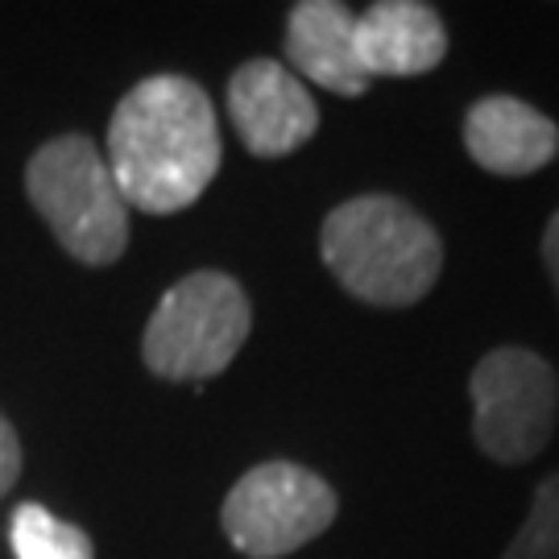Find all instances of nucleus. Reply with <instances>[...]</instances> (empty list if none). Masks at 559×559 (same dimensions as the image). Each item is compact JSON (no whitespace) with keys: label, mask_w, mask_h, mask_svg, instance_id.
Segmentation results:
<instances>
[{"label":"nucleus","mask_w":559,"mask_h":559,"mask_svg":"<svg viewBox=\"0 0 559 559\" xmlns=\"http://www.w3.org/2000/svg\"><path fill=\"white\" fill-rule=\"evenodd\" d=\"M221 124L212 96L187 75L141 80L112 112L104 158L129 207L175 216L200 200L221 170Z\"/></svg>","instance_id":"f257e3e1"},{"label":"nucleus","mask_w":559,"mask_h":559,"mask_svg":"<svg viewBox=\"0 0 559 559\" xmlns=\"http://www.w3.org/2000/svg\"><path fill=\"white\" fill-rule=\"evenodd\" d=\"M320 258L369 307L419 302L443 270L440 233L399 195H357L328 212Z\"/></svg>","instance_id":"f03ea898"},{"label":"nucleus","mask_w":559,"mask_h":559,"mask_svg":"<svg viewBox=\"0 0 559 559\" xmlns=\"http://www.w3.org/2000/svg\"><path fill=\"white\" fill-rule=\"evenodd\" d=\"M25 191L46 228L83 265H112L129 245V203L104 150L83 133L46 141L25 166Z\"/></svg>","instance_id":"7ed1b4c3"},{"label":"nucleus","mask_w":559,"mask_h":559,"mask_svg":"<svg viewBox=\"0 0 559 559\" xmlns=\"http://www.w3.org/2000/svg\"><path fill=\"white\" fill-rule=\"evenodd\" d=\"M253 307L237 278L221 270H195L179 278L141 336V360L154 378L203 381L224 373L249 340Z\"/></svg>","instance_id":"20e7f679"},{"label":"nucleus","mask_w":559,"mask_h":559,"mask_svg":"<svg viewBox=\"0 0 559 559\" xmlns=\"http://www.w3.org/2000/svg\"><path fill=\"white\" fill-rule=\"evenodd\" d=\"M336 522L332 485L295 460H265L228 489L221 526L249 559H282Z\"/></svg>","instance_id":"39448f33"},{"label":"nucleus","mask_w":559,"mask_h":559,"mask_svg":"<svg viewBox=\"0 0 559 559\" xmlns=\"http://www.w3.org/2000/svg\"><path fill=\"white\" fill-rule=\"evenodd\" d=\"M473 436L498 464H526L547 448L559 415L556 369L519 344L493 348L477 360L473 378Z\"/></svg>","instance_id":"423d86ee"},{"label":"nucleus","mask_w":559,"mask_h":559,"mask_svg":"<svg viewBox=\"0 0 559 559\" xmlns=\"http://www.w3.org/2000/svg\"><path fill=\"white\" fill-rule=\"evenodd\" d=\"M228 117L253 158H282L316 138L320 108L278 59H249L228 80Z\"/></svg>","instance_id":"0eeeda50"},{"label":"nucleus","mask_w":559,"mask_h":559,"mask_svg":"<svg viewBox=\"0 0 559 559\" xmlns=\"http://www.w3.org/2000/svg\"><path fill=\"white\" fill-rule=\"evenodd\" d=\"M464 150L480 170L526 179L559 154V129L519 96H485L464 117Z\"/></svg>","instance_id":"6e6552de"},{"label":"nucleus","mask_w":559,"mask_h":559,"mask_svg":"<svg viewBox=\"0 0 559 559\" xmlns=\"http://www.w3.org/2000/svg\"><path fill=\"white\" fill-rule=\"evenodd\" d=\"M286 59L295 75L336 96H365L373 83L357 59V13L340 0H302L290 9Z\"/></svg>","instance_id":"1a4fd4ad"},{"label":"nucleus","mask_w":559,"mask_h":559,"mask_svg":"<svg viewBox=\"0 0 559 559\" xmlns=\"http://www.w3.org/2000/svg\"><path fill=\"white\" fill-rule=\"evenodd\" d=\"M448 55L440 13L419 0H381L357 17V59L369 80L427 75Z\"/></svg>","instance_id":"9d476101"},{"label":"nucleus","mask_w":559,"mask_h":559,"mask_svg":"<svg viewBox=\"0 0 559 559\" xmlns=\"http://www.w3.org/2000/svg\"><path fill=\"white\" fill-rule=\"evenodd\" d=\"M9 539H13V556L17 559H96L92 539L80 526L55 519L38 501H25L13 510Z\"/></svg>","instance_id":"9b49d317"},{"label":"nucleus","mask_w":559,"mask_h":559,"mask_svg":"<svg viewBox=\"0 0 559 559\" xmlns=\"http://www.w3.org/2000/svg\"><path fill=\"white\" fill-rule=\"evenodd\" d=\"M501 559H559V473L535 489L531 514Z\"/></svg>","instance_id":"f8f14e48"},{"label":"nucleus","mask_w":559,"mask_h":559,"mask_svg":"<svg viewBox=\"0 0 559 559\" xmlns=\"http://www.w3.org/2000/svg\"><path fill=\"white\" fill-rule=\"evenodd\" d=\"M21 477V440L13 431V423L0 415V498L13 489V480Z\"/></svg>","instance_id":"ddd939ff"},{"label":"nucleus","mask_w":559,"mask_h":559,"mask_svg":"<svg viewBox=\"0 0 559 559\" xmlns=\"http://www.w3.org/2000/svg\"><path fill=\"white\" fill-rule=\"evenodd\" d=\"M543 261H547V274L556 282V295H559V212L551 216L547 233H543Z\"/></svg>","instance_id":"4468645a"}]
</instances>
